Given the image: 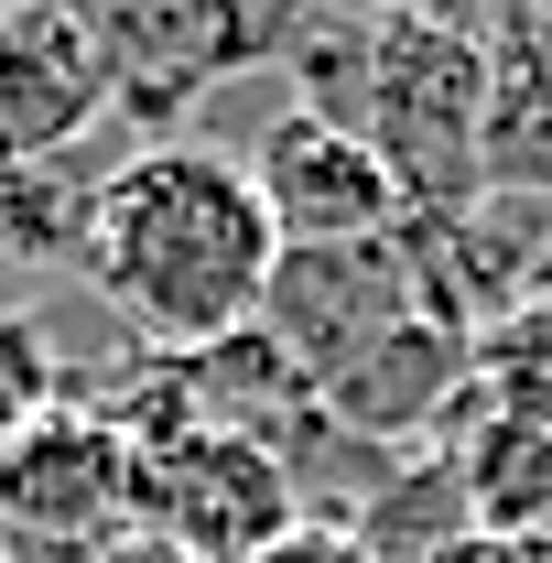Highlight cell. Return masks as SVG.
Returning a JSON list of instances; mask_svg holds the SVG:
<instances>
[{
	"mask_svg": "<svg viewBox=\"0 0 552 563\" xmlns=\"http://www.w3.org/2000/svg\"><path fill=\"white\" fill-rule=\"evenodd\" d=\"M281 272V239L250 163H228L207 141H141L120 174L87 185V239H76V282L131 325L152 357H207L261 325Z\"/></svg>",
	"mask_w": 552,
	"mask_h": 563,
	"instance_id": "1",
	"label": "cell"
},
{
	"mask_svg": "<svg viewBox=\"0 0 552 563\" xmlns=\"http://www.w3.org/2000/svg\"><path fill=\"white\" fill-rule=\"evenodd\" d=\"M368 152L401 207L433 217L487 207V33L444 11H379L368 33Z\"/></svg>",
	"mask_w": 552,
	"mask_h": 563,
	"instance_id": "2",
	"label": "cell"
},
{
	"mask_svg": "<svg viewBox=\"0 0 552 563\" xmlns=\"http://www.w3.org/2000/svg\"><path fill=\"white\" fill-rule=\"evenodd\" d=\"M292 520H303V488L272 444L196 412L131 433V531H152L196 563H261Z\"/></svg>",
	"mask_w": 552,
	"mask_h": 563,
	"instance_id": "3",
	"label": "cell"
},
{
	"mask_svg": "<svg viewBox=\"0 0 552 563\" xmlns=\"http://www.w3.org/2000/svg\"><path fill=\"white\" fill-rule=\"evenodd\" d=\"M131 531V433L87 401L33 412L0 444V553L98 563Z\"/></svg>",
	"mask_w": 552,
	"mask_h": 563,
	"instance_id": "4",
	"label": "cell"
},
{
	"mask_svg": "<svg viewBox=\"0 0 552 563\" xmlns=\"http://www.w3.org/2000/svg\"><path fill=\"white\" fill-rule=\"evenodd\" d=\"M98 55H109V109L131 120H196L207 87H228L239 66H281L292 11H228V0H141V11H87Z\"/></svg>",
	"mask_w": 552,
	"mask_h": 563,
	"instance_id": "5",
	"label": "cell"
},
{
	"mask_svg": "<svg viewBox=\"0 0 552 563\" xmlns=\"http://www.w3.org/2000/svg\"><path fill=\"white\" fill-rule=\"evenodd\" d=\"M250 196H261V217H272L281 261H314V250H379V239L412 228L390 163H379L357 131L303 120V109H281L272 131L250 141Z\"/></svg>",
	"mask_w": 552,
	"mask_h": 563,
	"instance_id": "6",
	"label": "cell"
},
{
	"mask_svg": "<svg viewBox=\"0 0 552 563\" xmlns=\"http://www.w3.org/2000/svg\"><path fill=\"white\" fill-rule=\"evenodd\" d=\"M98 120H109L98 22L66 0H0V185L55 174Z\"/></svg>",
	"mask_w": 552,
	"mask_h": 563,
	"instance_id": "7",
	"label": "cell"
},
{
	"mask_svg": "<svg viewBox=\"0 0 552 563\" xmlns=\"http://www.w3.org/2000/svg\"><path fill=\"white\" fill-rule=\"evenodd\" d=\"M401 314H422L412 228L379 239V250H314V261H281V272H272V303H261V336H272L314 390H325L346 357L379 347Z\"/></svg>",
	"mask_w": 552,
	"mask_h": 563,
	"instance_id": "8",
	"label": "cell"
},
{
	"mask_svg": "<svg viewBox=\"0 0 552 563\" xmlns=\"http://www.w3.org/2000/svg\"><path fill=\"white\" fill-rule=\"evenodd\" d=\"M455 488H466L477 542H498V553L552 531V422H477L455 444Z\"/></svg>",
	"mask_w": 552,
	"mask_h": 563,
	"instance_id": "9",
	"label": "cell"
},
{
	"mask_svg": "<svg viewBox=\"0 0 552 563\" xmlns=\"http://www.w3.org/2000/svg\"><path fill=\"white\" fill-rule=\"evenodd\" d=\"M346 531L368 542V563H422V553H444V542H477L466 488H455V455H401Z\"/></svg>",
	"mask_w": 552,
	"mask_h": 563,
	"instance_id": "10",
	"label": "cell"
},
{
	"mask_svg": "<svg viewBox=\"0 0 552 563\" xmlns=\"http://www.w3.org/2000/svg\"><path fill=\"white\" fill-rule=\"evenodd\" d=\"M368 33L379 11H292V44H281V76H292V109L303 120H336V131L368 141Z\"/></svg>",
	"mask_w": 552,
	"mask_h": 563,
	"instance_id": "11",
	"label": "cell"
},
{
	"mask_svg": "<svg viewBox=\"0 0 552 563\" xmlns=\"http://www.w3.org/2000/svg\"><path fill=\"white\" fill-rule=\"evenodd\" d=\"M466 401L477 422H552V303H520L466 336Z\"/></svg>",
	"mask_w": 552,
	"mask_h": 563,
	"instance_id": "12",
	"label": "cell"
},
{
	"mask_svg": "<svg viewBox=\"0 0 552 563\" xmlns=\"http://www.w3.org/2000/svg\"><path fill=\"white\" fill-rule=\"evenodd\" d=\"M261 563H368V542H357L346 520H292V531H281Z\"/></svg>",
	"mask_w": 552,
	"mask_h": 563,
	"instance_id": "13",
	"label": "cell"
},
{
	"mask_svg": "<svg viewBox=\"0 0 552 563\" xmlns=\"http://www.w3.org/2000/svg\"><path fill=\"white\" fill-rule=\"evenodd\" d=\"M98 563H196V553H174V542H152V531H120Z\"/></svg>",
	"mask_w": 552,
	"mask_h": 563,
	"instance_id": "14",
	"label": "cell"
},
{
	"mask_svg": "<svg viewBox=\"0 0 552 563\" xmlns=\"http://www.w3.org/2000/svg\"><path fill=\"white\" fill-rule=\"evenodd\" d=\"M422 563H509L498 542H444V553H422Z\"/></svg>",
	"mask_w": 552,
	"mask_h": 563,
	"instance_id": "15",
	"label": "cell"
},
{
	"mask_svg": "<svg viewBox=\"0 0 552 563\" xmlns=\"http://www.w3.org/2000/svg\"><path fill=\"white\" fill-rule=\"evenodd\" d=\"M509 563H552V531H531V542H509Z\"/></svg>",
	"mask_w": 552,
	"mask_h": 563,
	"instance_id": "16",
	"label": "cell"
}]
</instances>
